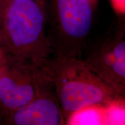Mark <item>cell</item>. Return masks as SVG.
I'll return each instance as SVG.
<instances>
[{"label":"cell","mask_w":125,"mask_h":125,"mask_svg":"<svg viewBox=\"0 0 125 125\" xmlns=\"http://www.w3.org/2000/svg\"><path fill=\"white\" fill-rule=\"evenodd\" d=\"M114 9L119 15H124L125 10V0H111Z\"/></svg>","instance_id":"7"},{"label":"cell","mask_w":125,"mask_h":125,"mask_svg":"<svg viewBox=\"0 0 125 125\" xmlns=\"http://www.w3.org/2000/svg\"><path fill=\"white\" fill-rule=\"evenodd\" d=\"M53 56L82 59L93 22V0H43Z\"/></svg>","instance_id":"3"},{"label":"cell","mask_w":125,"mask_h":125,"mask_svg":"<svg viewBox=\"0 0 125 125\" xmlns=\"http://www.w3.org/2000/svg\"><path fill=\"white\" fill-rule=\"evenodd\" d=\"M53 86L41 65L5 59L0 74V119Z\"/></svg>","instance_id":"4"},{"label":"cell","mask_w":125,"mask_h":125,"mask_svg":"<svg viewBox=\"0 0 125 125\" xmlns=\"http://www.w3.org/2000/svg\"><path fill=\"white\" fill-rule=\"evenodd\" d=\"M93 1L94 2H96V0H93Z\"/></svg>","instance_id":"10"},{"label":"cell","mask_w":125,"mask_h":125,"mask_svg":"<svg viewBox=\"0 0 125 125\" xmlns=\"http://www.w3.org/2000/svg\"><path fill=\"white\" fill-rule=\"evenodd\" d=\"M5 61V57L4 54H3L2 52L1 51V49H0V74H1V72L2 69V67L4 66Z\"/></svg>","instance_id":"9"},{"label":"cell","mask_w":125,"mask_h":125,"mask_svg":"<svg viewBox=\"0 0 125 125\" xmlns=\"http://www.w3.org/2000/svg\"><path fill=\"white\" fill-rule=\"evenodd\" d=\"M10 0H0V24L2 21L6 8Z\"/></svg>","instance_id":"8"},{"label":"cell","mask_w":125,"mask_h":125,"mask_svg":"<svg viewBox=\"0 0 125 125\" xmlns=\"http://www.w3.org/2000/svg\"><path fill=\"white\" fill-rule=\"evenodd\" d=\"M52 82L66 124L76 112L124 100L115 89L80 59L52 56L41 64Z\"/></svg>","instance_id":"1"},{"label":"cell","mask_w":125,"mask_h":125,"mask_svg":"<svg viewBox=\"0 0 125 125\" xmlns=\"http://www.w3.org/2000/svg\"><path fill=\"white\" fill-rule=\"evenodd\" d=\"M121 15L107 31L87 42L82 59L125 99V26Z\"/></svg>","instance_id":"5"},{"label":"cell","mask_w":125,"mask_h":125,"mask_svg":"<svg viewBox=\"0 0 125 125\" xmlns=\"http://www.w3.org/2000/svg\"><path fill=\"white\" fill-rule=\"evenodd\" d=\"M40 1H43V0H40Z\"/></svg>","instance_id":"11"},{"label":"cell","mask_w":125,"mask_h":125,"mask_svg":"<svg viewBox=\"0 0 125 125\" xmlns=\"http://www.w3.org/2000/svg\"><path fill=\"white\" fill-rule=\"evenodd\" d=\"M2 118L8 125H66L53 86L29 104L5 114Z\"/></svg>","instance_id":"6"},{"label":"cell","mask_w":125,"mask_h":125,"mask_svg":"<svg viewBox=\"0 0 125 125\" xmlns=\"http://www.w3.org/2000/svg\"><path fill=\"white\" fill-rule=\"evenodd\" d=\"M0 49L8 60L39 65L53 56L43 1H9L0 24Z\"/></svg>","instance_id":"2"}]
</instances>
